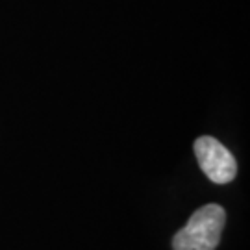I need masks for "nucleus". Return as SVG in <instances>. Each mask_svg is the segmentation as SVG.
<instances>
[{"label": "nucleus", "mask_w": 250, "mask_h": 250, "mask_svg": "<svg viewBox=\"0 0 250 250\" xmlns=\"http://www.w3.org/2000/svg\"><path fill=\"white\" fill-rule=\"evenodd\" d=\"M195 156L200 169L213 184H230L237 174L233 154L211 135L198 137L195 141Z\"/></svg>", "instance_id": "nucleus-2"}, {"label": "nucleus", "mask_w": 250, "mask_h": 250, "mask_svg": "<svg viewBox=\"0 0 250 250\" xmlns=\"http://www.w3.org/2000/svg\"><path fill=\"white\" fill-rule=\"evenodd\" d=\"M226 211L219 204H206L191 215L172 239L174 250H215L221 243Z\"/></svg>", "instance_id": "nucleus-1"}]
</instances>
